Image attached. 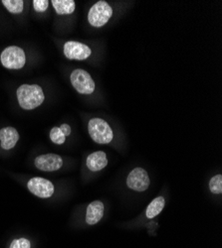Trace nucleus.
<instances>
[{
	"instance_id": "f3484780",
	"label": "nucleus",
	"mask_w": 222,
	"mask_h": 248,
	"mask_svg": "<svg viewBox=\"0 0 222 248\" xmlns=\"http://www.w3.org/2000/svg\"><path fill=\"white\" fill-rule=\"evenodd\" d=\"M209 190L214 195H220L222 193V176L216 175L209 181Z\"/></svg>"
},
{
	"instance_id": "f257e3e1",
	"label": "nucleus",
	"mask_w": 222,
	"mask_h": 248,
	"mask_svg": "<svg viewBox=\"0 0 222 248\" xmlns=\"http://www.w3.org/2000/svg\"><path fill=\"white\" fill-rule=\"evenodd\" d=\"M18 106L23 110H34L41 107L45 101V93L37 84H23L16 90Z\"/></svg>"
},
{
	"instance_id": "2eb2a0df",
	"label": "nucleus",
	"mask_w": 222,
	"mask_h": 248,
	"mask_svg": "<svg viewBox=\"0 0 222 248\" xmlns=\"http://www.w3.org/2000/svg\"><path fill=\"white\" fill-rule=\"evenodd\" d=\"M165 204H166V200H165L164 197H161V196L156 197L148 205L147 211H146L147 217L148 218L155 217L157 215H159L161 213V211L164 210Z\"/></svg>"
},
{
	"instance_id": "f03ea898",
	"label": "nucleus",
	"mask_w": 222,
	"mask_h": 248,
	"mask_svg": "<svg viewBox=\"0 0 222 248\" xmlns=\"http://www.w3.org/2000/svg\"><path fill=\"white\" fill-rule=\"evenodd\" d=\"M27 57L25 51L19 46L11 45L4 48L0 53V64L10 71H18L25 67Z\"/></svg>"
},
{
	"instance_id": "6e6552de",
	"label": "nucleus",
	"mask_w": 222,
	"mask_h": 248,
	"mask_svg": "<svg viewBox=\"0 0 222 248\" xmlns=\"http://www.w3.org/2000/svg\"><path fill=\"white\" fill-rule=\"evenodd\" d=\"M63 54L66 59L71 61H84L92 55V50L84 43L67 41L63 45Z\"/></svg>"
},
{
	"instance_id": "dca6fc26",
	"label": "nucleus",
	"mask_w": 222,
	"mask_h": 248,
	"mask_svg": "<svg viewBox=\"0 0 222 248\" xmlns=\"http://www.w3.org/2000/svg\"><path fill=\"white\" fill-rule=\"evenodd\" d=\"M1 4L4 8L13 15H19L23 13L25 2L23 0H2Z\"/></svg>"
},
{
	"instance_id": "ddd939ff",
	"label": "nucleus",
	"mask_w": 222,
	"mask_h": 248,
	"mask_svg": "<svg viewBox=\"0 0 222 248\" xmlns=\"http://www.w3.org/2000/svg\"><path fill=\"white\" fill-rule=\"evenodd\" d=\"M86 165L89 170L92 172H98L103 170L104 168L107 167L108 165V159L107 155L103 151H97L92 154H90L87 157Z\"/></svg>"
},
{
	"instance_id": "6ab92c4d",
	"label": "nucleus",
	"mask_w": 222,
	"mask_h": 248,
	"mask_svg": "<svg viewBox=\"0 0 222 248\" xmlns=\"http://www.w3.org/2000/svg\"><path fill=\"white\" fill-rule=\"evenodd\" d=\"M50 2L48 0H33L32 7L33 10L37 13H44L48 10Z\"/></svg>"
},
{
	"instance_id": "0eeeda50",
	"label": "nucleus",
	"mask_w": 222,
	"mask_h": 248,
	"mask_svg": "<svg viewBox=\"0 0 222 248\" xmlns=\"http://www.w3.org/2000/svg\"><path fill=\"white\" fill-rule=\"evenodd\" d=\"M34 167L40 172H57L64 166V160L62 156L55 153L40 154L33 160Z\"/></svg>"
},
{
	"instance_id": "1a4fd4ad",
	"label": "nucleus",
	"mask_w": 222,
	"mask_h": 248,
	"mask_svg": "<svg viewBox=\"0 0 222 248\" xmlns=\"http://www.w3.org/2000/svg\"><path fill=\"white\" fill-rule=\"evenodd\" d=\"M150 177L148 172L143 168H135L127 178L129 189L136 192H145L150 187Z\"/></svg>"
},
{
	"instance_id": "423d86ee",
	"label": "nucleus",
	"mask_w": 222,
	"mask_h": 248,
	"mask_svg": "<svg viewBox=\"0 0 222 248\" xmlns=\"http://www.w3.org/2000/svg\"><path fill=\"white\" fill-rule=\"evenodd\" d=\"M113 15V9L106 1H98L89 10L88 21L90 25L96 28L105 26Z\"/></svg>"
},
{
	"instance_id": "39448f33",
	"label": "nucleus",
	"mask_w": 222,
	"mask_h": 248,
	"mask_svg": "<svg viewBox=\"0 0 222 248\" xmlns=\"http://www.w3.org/2000/svg\"><path fill=\"white\" fill-rule=\"evenodd\" d=\"M73 89L80 94L89 95L95 92V81L91 75L83 69H75L70 75Z\"/></svg>"
},
{
	"instance_id": "9b49d317",
	"label": "nucleus",
	"mask_w": 222,
	"mask_h": 248,
	"mask_svg": "<svg viewBox=\"0 0 222 248\" xmlns=\"http://www.w3.org/2000/svg\"><path fill=\"white\" fill-rule=\"evenodd\" d=\"M105 213V205L102 202L94 201L87 208L86 211V222L89 225L97 224L101 219L103 218Z\"/></svg>"
},
{
	"instance_id": "7ed1b4c3",
	"label": "nucleus",
	"mask_w": 222,
	"mask_h": 248,
	"mask_svg": "<svg viewBox=\"0 0 222 248\" xmlns=\"http://www.w3.org/2000/svg\"><path fill=\"white\" fill-rule=\"evenodd\" d=\"M88 131L93 141L98 144H109L114 138L113 129L102 118H92L88 122Z\"/></svg>"
},
{
	"instance_id": "20e7f679",
	"label": "nucleus",
	"mask_w": 222,
	"mask_h": 248,
	"mask_svg": "<svg viewBox=\"0 0 222 248\" xmlns=\"http://www.w3.org/2000/svg\"><path fill=\"white\" fill-rule=\"evenodd\" d=\"M26 187L33 196L42 200L51 199L56 192L53 182L43 177L29 178L26 182Z\"/></svg>"
},
{
	"instance_id": "9d476101",
	"label": "nucleus",
	"mask_w": 222,
	"mask_h": 248,
	"mask_svg": "<svg viewBox=\"0 0 222 248\" xmlns=\"http://www.w3.org/2000/svg\"><path fill=\"white\" fill-rule=\"evenodd\" d=\"M20 135L18 130L13 126H5L0 128V150L10 152L19 142Z\"/></svg>"
},
{
	"instance_id": "4468645a",
	"label": "nucleus",
	"mask_w": 222,
	"mask_h": 248,
	"mask_svg": "<svg viewBox=\"0 0 222 248\" xmlns=\"http://www.w3.org/2000/svg\"><path fill=\"white\" fill-rule=\"evenodd\" d=\"M57 15L65 16L73 14L76 9L74 0H52L50 1Z\"/></svg>"
},
{
	"instance_id": "a211bd4d",
	"label": "nucleus",
	"mask_w": 222,
	"mask_h": 248,
	"mask_svg": "<svg viewBox=\"0 0 222 248\" xmlns=\"http://www.w3.org/2000/svg\"><path fill=\"white\" fill-rule=\"evenodd\" d=\"M8 248H32V243L26 237H18L9 243Z\"/></svg>"
},
{
	"instance_id": "f8f14e48",
	"label": "nucleus",
	"mask_w": 222,
	"mask_h": 248,
	"mask_svg": "<svg viewBox=\"0 0 222 248\" xmlns=\"http://www.w3.org/2000/svg\"><path fill=\"white\" fill-rule=\"evenodd\" d=\"M72 128L67 123H62L60 126H54L49 132V138L52 143L56 145H63L65 144L67 137L71 135Z\"/></svg>"
}]
</instances>
